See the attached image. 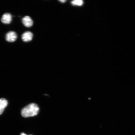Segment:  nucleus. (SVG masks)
Listing matches in <instances>:
<instances>
[{
  "instance_id": "obj_1",
  "label": "nucleus",
  "mask_w": 135,
  "mask_h": 135,
  "mask_svg": "<svg viewBox=\"0 0 135 135\" xmlns=\"http://www.w3.org/2000/svg\"><path fill=\"white\" fill-rule=\"evenodd\" d=\"M38 106L35 103L28 104L22 109L21 114L24 117H32L37 115L39 111Z\"/></svg>"
},
{
  "instance_id": "obj_2",
  "label": "nucleus",
  "mask_w": 135,
  "mask_h": 135,
  "mask_svg": "<svg viewBox=\"0 0 135 135\" xmlns=\"http://www.w3.org/2000/svg\"><path fill=\"white\" fill-rule=\"evenodd\" d=\"M17 38V34L14 31H11L8 32L6 35V40L8 42H14L16 40Z\"/></svg>"
},
{
  "instance_id": "obj_3",
  "label": "nucleus",
  "mask_w": 135,
  "mask_h": 135,
  "mask_svg": "<svg viewBox=\"0 0 135 135\" xmlns=\"http://www.w3.org/2000/svg\"><path fill=\"white\" fill-rule=\"evenodd\" d=\"M12 16L10 13H5L2 17L1 21L4 24H9L12 21Z\"/></svg>"
},
{
  "instance_id": "obj_4",
  "label": "nucleus",
  "mask_w": 135,
  "mask_h": 135,
  "mask_svg": "<svg viewBox=\"0 0 135 135\" xmlns=\"http://www.w3.org/2000/svg\"><path fill=\"white\" fill-rule=\"evenodd\" d=\"M22 21L23 25L27 27H30L32 26L33 24V20L28 16H26L23 17Z\"/></svg>"
},
{
  "instance_id": "obj_5",
  "label": "nucleus",
  "mask_w": 135,
  "mask_h": 135,
  "mask_svg": "<svg viewBox=\"0 0 135 135\" xmlns=\"http://www.w3.org/2000/svg\"><path fill=\"white\" fill-rule=\"evenodd\" d=\"M33 37V33L31 32L27 31L23 33L22 36V38L23 41L28 42L31 41Z\"/></svg>"
},
{
  "instance_id": "obj_6",
  "label": "nucleus",
  "mask_w": 135,
  "mask_h": 135,
  "mask_svg": "<svg viewBox=\"0 0 135 135\" xmlns=\"http://www.w3.org/2000/svg\"><path fill=\"white\" fill-rule=\"evenodd\" d=\"M8 102L6 99H0V115L2 114L5 108L8 105Z\"/></svg>"
},
{
  "instance_id": "obj_7",
  "label": "nucleus",
  "mask_w": 135,
  "mask_h": 135,
  "mask_svg": "<svg viewBox=\"0 0 135 135\" xmlns=\"http://www.w3.org/2000/svg\"><path fill=\"white\" fill-rule=\"evenodd\" d=\"M73 6H81L83 4V2L81 0H75L71 2Z\"/></svg>"
},
{
  "instance_id": "obj_8",
  "label": "nucleus",
  "mask_w": 135,
  "mask_h": 135,
  "mask_svg": "<svg viewBox=\"0 0 135 135\" xmlns=\"http://www.w3.org/2000/svg\"><path fill=\"white\" fill-rule=\"evenodd\" d=\"M60 1V2L62 3H64L66 1H65V0H60V1Z\"/></svg>"
},
{
  "instance_id": "obj_9",
  "label": "nucleus",
  "mask_w": 135,
  "mask_h": 135,
  "mask_svg": "<svg viewBox=\"0 0 135 135\" xmlns=\"http://www.w3.org/2000/svg\"><path fill=\"white\" fill-rule=\"evenodd\" d=\"M20 135H27L26 134H25L24 133H21V134Z\"/></svg>"
}]
</instances>
